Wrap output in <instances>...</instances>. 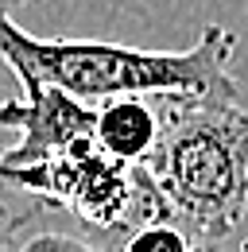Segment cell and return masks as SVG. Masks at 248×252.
Returning <instances> with one entry per match:
<instances>
[{"mask_svg":"<svg viewBox=\"0 0 248 252\" xmlns=\"http://www.w3.org/2000/svg\"><path fill=\"white\" fill-rule=\"evenodd\" d=\"M20 4H35V0H0V12H12V8H20Z\"/></svg>","mask_w":248,"mask_h":252,"instance_id":"9c48e42d","label":"cell"},{"mask_svg":"<svg viewBox=\"0 0 248 252\" xmlns=\"http://www.w3.org/2000/svg\"><path fill=\"white\" fill-rule=\"evenodd\" d=\"M194 252H214V249H210V245H198V249H194Z\"/></svg>","mask_w":248,"mask_h":252,"instance_id":"30bf717a","label":"cell"},{"mask_svg":"<svg viewBox=\"0 0 248 252\" xmlns=\"http://www.w3.org/2000/svg\"><path fill=\"white\" fill-rule=\"evenodd\" d=\"M20 86L24 97L0 105V125L20 132L12 148H0V163L39 167L47 159L97 140V105L78 101L47 82H20Z\"/></svg>","mask_w":248,"mask_h":252,"instance_id":"3957f363","label":"cell"},{"mask_svg":"<svg viewBox=\"0 0 248 252\" xmlns=\"http://www.w3.org/2000/svg\"><path fill=\"white\" fill-rule=\"evenodd\" d=\"M0 187H8V183H0ZM43 206H47L43 198H31V206L16 210V206L8 202V194L0 190V252H16V241H20L24 225H28V221L35 218Z\"/></svg>","mask_w":248,"mask_h":252,"instance_id":"52a82bcc","label":"cell"},{"mask_svg":"<svg viewBox=\"0 0 248 252\" xmlns=\"http://www.w3.org/2000/svg\"><path fill=\"white\" fill-rule=\"evenodd\" d=\"M121 252H194V237L179 221H152L128 233Z\"/></svg>","mask_w":248,"mask_h":252,"instance_id":"8992f818","label":"cell"},{"mask_svg":"<svg viewBox=\"0 0 248 252\" xmlns=\"http://www.w3.org/2000/svg\"><path fill=\"white\" fill-rule=\"evenodd\" d=\"M148 171L194 245L217 249L248 210V109L241 94H155Z\"/></svg>","mask_w":248,"mask_h":252,"instance_id":"7a4b0ae2","label":"cell"},{"mask_svg":"<svg viewBox=\"0 0 248 252\" xmlns=\"http://www.w3.org/2000/svg\"><path fill=\"white\" fill-rule=\"evenodd\" d=\"M47 210H55V206H43V210L24 225V233H20V241H16V252H105L101 245H93L90 237H78V233L43 225V214H47Z\"/></svg>","mask_w":248,"mask_h":252,"instance_id":"5b68a950","label":"cell"},{"mask_svg":"<svg viewBox=\"0 0 248 252\" xmlns=\"http://www.w3.org/2000/svg\"><path fill=\"white\" fill-rule=\"evenodd\" d=\"M159 105L152 97H109L97 105V144L121 163H148L159 144Z\"/></svg>","mask_w":248,"mask_h":252,"instance_id":"277c9868","label":"cell"},{"mask_svg":"<svg viewBox=\"0 0 248 252\" xmlns=\"http://www.w3.org/2000/svg\"><path fill=\"white\" fill-rule=\"evenodd\" d=\"M237 35L210 24L186 51H148L109 39H39L12 12H0V63L16 82H47L78 101L101 105L109 97L152 94H241L233 74Z\"/></svg>","mask_w":248,"mask_h":252,"instance_id":"6da1fadb","label":"cell"},{"mask_svg":"<svg viewBox=\"0 0 248 252\" xmlns=\"http://www.w3.org/2000/svg\"><path fill=\"white\" fill-rule=\"evenodd\" d=\"M0 183H8V187H16V190L35 194V190H39V183H43V171H39V167H8V163H0Z\"/></svg>","mask_w":248,"mask_h":252,"instance_id":"ba28073f","label":"cell"}]
</instances>
